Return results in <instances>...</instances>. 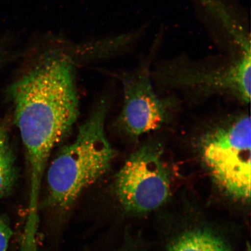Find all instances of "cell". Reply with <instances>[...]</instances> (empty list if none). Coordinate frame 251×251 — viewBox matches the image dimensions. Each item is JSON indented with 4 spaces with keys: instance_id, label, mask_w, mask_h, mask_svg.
<instances>
[{
    "instance_id": "1",
    "label": "cell",
    "mask_w": 251,
    "mask_h": 251,
    "mask_svg": "<svg viewBox=\"0 0 251 251\" xmlns=\"http://www.w3.org/2000/svg\"><path fill=\"white\" fill-rule=\"evenodd\" d=\"M11 93L29 163L31 195H39L50 155L79 112L73 65L64 55H45L16 81Z\"/></svg>"
},
{
    "instance_id": "2",
    "label": "cell",
    "mask_w": 251,
    "mask_h": 251,
    "mask_svg": "<svg viewBox=\"0 0 251 251\" xmlns=\"http://www.w3.org/2000/svg\"><path fill=\"white\" fill-rule=\"evenodd\" d=\"M107 113L102 102L78 128L74 141L63 148L47 171L50 203L67 208L107 172L115 156L105 131Z\"/></svg>"
},
{
    "instance_id": "3",
    "label": "cell",
    "mask_w": 251,
    "mask_h": 251,
    "mask_svg": "<svg viewBox=\"0 0 251 251\" xmlns=\"http://www.w3.org/2000/svg\"><path fill=\"white\" fill-rule=\"evenodd\" d=\"M251 132L250 115L242 113L207 128L197 143L201 161L213 180L238 200L251 197Z\"/></svg>"
},
{
    "instance_id": "4",
    "label": "cell",
    "mask_w": 251,
    "mask_h": 251,
    "mask_svg": "<svg viewBox=\"0 0 251 251\" xmlns=\"http://www.w3.org/2000/svg\"><path fill=\"white\" fill-rule=\"evenodd\" d=\"M115 188L130 211L150 212L161 206L170 194L171 176L161 147L145 144L131 153L116 176Z\"/></svg>"
},
{
    "instance_id": "5",
    "label": "cell",
    "mask_w": 251,
    "mask_h": 251,
    "mask_svg": "<svg viewBox=\"0 0 251 251\" xmlns=\"http://www.w3.org/2000/svg\"><path fill=\"white\" fill-rule=\"evenodd\" d=\"M251 54L230 64L211 68H172L162 70L157 79L168 89L206 96L222 94L242 103L251 99Z\"/></svg>"
},
{
    "instance_id": "6",
    "label": "cell",
    "mask_w": 251,
    "mask_h": 251,
    "mask_svg": "<svg viewBox=\"0 0 251 251\" xmlns=\"http://www.w3.org/2000/svg\"><path fill=\"white\" fill-rule=\"evenodd\" d=\"M122 130L136 139L161 128L171 118V103L155 92L150 75L140 70L124 78Z\"/></svg>"
},
{
    "instance_id": "7",
    "label": "cell",
    "mask_w": 251,
    "mask_h": 251,
    "mask_svg": "<svg viewBox=\"0 0 251 251\" xmlns=\"http://www.w3.org/2000/svg\"><path fill=\"white\" fill-rule=\"evenodd\" d=\"M217 240L207 232H191L178 238L170 251H216Z\"/></svg>"
},
{
    "instance_id": "8",
    "label": "cell",
    "mask_w": 251,
    "mask_h": 251,
    "mask_svg": "<svg viewBox=\"0 0 251 251\" xmlns=\"http://www.w3.org/2000/svg\"><path fill=\"white\" fill-rule=\"evenodd\" d=\"M15 177L13 158L9 151L1 144L0 146V199L11 189Z\"/></svg>"
},
{
    "instance_id": "9",
    "label": "cell",
    "mask_w": 251,
    "mask_h": 251,
    "mask_svg": "<svg viewBox=\"0 0 251 251\" xmlns=\"http://www.w3.org/2000/svg\"><path fill=\"white\" fill-rule=\"evenodd\" d=\"M12 231L7 220L0 216V251H7Z\"/></svg>"
},
{
    "instance_id": "10",
    "label": "cell",
    "mask_w": 251,
    "mask_h": 251,
    "mask_svg": "<svg viewBox=\"0 0 251 251\" xmlns=\"http://www.w3.org/2000/svg\"><path fill=\"white\" fill-rule=\"evenodd\" d=\"M216 251H231L228 247L222 242V241L218 239L216 243Z\"/></svg>"
},
{
    "instance_id": "11",
    "label": "cell",
    "mask_w": 251,
    "mask_h": 251,
    "mask_svg": "<svg viewBox=\"0 0 251 251\" xmlns=\"http://www.w3.org/2000/svg\"><path fill=\"white\" fill-rule=\"evenodd\" d=\"M31 212H32V213H33V212H34V209H33V208H32V209H31ZM32 216H33V214L31 215V217H32ZM31 216H30V217H29V218H30L31 217ZM29 218H27V219H29ZM31 218L30 219V220L31 219ZM30 220H29V221H27V223H28V222H30Z\"/></svg>"
},
{
    "instance_id": "12",
    "label": "cell",
    "mask_w": 251,
    "mask_h": 251,
    "mask_svg": "<svg viewBox=\"0 0 251 251\" xmlns=\"http://www.w3.org/2000/svg\"><path fill=\"white\" fill-rule=\"evenodd\" d=\"M1 143H0V146H1Z\"/></svg>"
}]
</instances>
